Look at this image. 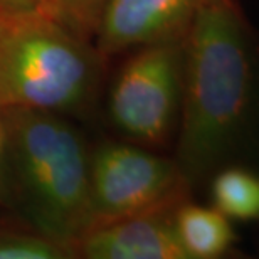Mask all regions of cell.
I'll list each match as a JSON object with an SVG mask.
<instances>
[{
    "label": "cell",
    "mask_w": 259,
    "mask_h": 259,
    "mask_svg": "<svg viewBox=\"0 0 259 259\" xmlns=\"http://www.w3.org/2000/svg\"><path fill=\"white\" fill-rule=\"evenodd\" d=\"M254 81L251 37L236 0H212L185 35L179 167L189 180L231 153L249 116Z\"/></svg>",
    "instance_id": "cell-1"
},
{
    "label": "cell",
    "mask_w": 259,
    "mask_h": 259,
    "mask_svg": "<svg viewBox=\"0 0 259 259\" xmlns=\"http://www.w3.org/2000/svg\"><path fill=\"white\" fill-rule=\"evenodd\" d=\"M95 56L81 34L42 9L0 12V110H66L86 98Z\"/></svg>",
    "instance_id": "cell-2"
},
{
    "label": "cell",
    "mask_w": 259,
    "mask_h": 259,
    "mask_svg": "<svg viewBox=\"0 0 259 259\" xmlns=\"http://www.w3.org/2000/svg\"><path fill=\"white\" fill-rule=\"evenodd\" d=\"M184 69L185 39L135 49L111 90L115 125L140 143H163L180 120Z\"/></svg>",
    "instance_id": "cell-3"
},
{
    "label": "cell",
    "mask_w": 259,
    "mask_h": 259,
    "mask_svg": "<svg viewBox=\"0 0 259 259\" xmlns=\"http://www.w3.org/2000/svg\"><path fill=\"white\" fill-rule=\"evenodd\" d=\"M189 179L179 163L126 143H106L91 157V222L172 210Z\"/></svg>",
    "instance_id": "cell-4"
},
{
    "label": "cell",
    "mask_w": 259,
    "mask_h": 259,
    "mask_svg": "<svg viewBox=\"0 0 259 259\" xmlns=\"http://www.w3.org/2000/svg\"><path fill=\"white\" fill-rule=\"evenodd\" d=\"M212 0H110L96 27L101 54L185 39Z\"/></svg>",
    "instance_id": "cell-5"
},
{
    "label": "cell",
    "mask_w": 259,
    "mask_h": 259,
    "mask_svg": "<svg viewBox=\"0 0 259 259\" xmlns=\"http://www.w3.org/2000/svg\"><path fill=\"white\" fill-rule=\"evenodd\" d=\"M174 210L101 222L77 236L79 259H192L175 232Z\"/></svg>",
    "instance_id": "cell-6"
},
{
    "label": "cell",
    "mask_w": 259,
    "mask_h": 259,
    "mask_svg": "<svg viewBox=\"0 0 259 259\" xmlns=\"http://www.w3.org/2000/svg\"><path fill=\"white\" fill-rule=\"evenodd\" d=\"M180 244L192 259H222L234 242L231 221L214 205L180 202L172 214Z\"/></svg>",
    "instance_id": "cell-7"
},
{
    "label": "cell",
    "mask_w": 259,
    "mask_h": 259,
    "mask_svg": "<svg viewBox=\"0 0 259 259\" xmlns=\"http://www.w3.org/2000/svg\"><path fill=\"white\" fill-rule=\"evenodd\" d=\"M212 205L229 221L259 219V174L244 167H222L210 180Z\"/></svg>",
    "instance_id": "cell-8"
},
{
    "label": "cell",
    "mask_w": 259,
    "mask_h": 259,
    "mask_svg": "<svg viewBox=\"0 0 259 259\" xmlns=\"http://www.w3.org/2000/svg\"><path fill=\"white\" fill-rule=\"evenodd\" d=\"M108 2L110 0H42L40 9L82 34L95 32Z\"/></svg>",
    "instance_id": "cell-9"
},
{
    "label": "cell",
    "mask_w": 259,
    "mask_h": 259,
    "mask_svg": "<svg viewBox=\"0 0 259 259\" xmlns=\"http://www.w3.org/2000/svg\"><path fill=\"white\" fill-rule=\"evenodd\" d=\"M0 259H66L53 246L34 239H2Z\"/></svg>",
    "instance_id": "cell-10"
},
{
    "label": "cell",
    "mask_w": 259,
    "mask_h": 259,
    "mask_svg": "<svg viewBox=\"0 0 259 259\" xmlns=\"http://www.w3.org/2000/svg\"><path fill=\"white\" fill-rule=\"evenodd\" d=\"M42 0H0V12H22L40 9Z\"/></svg>",
    "instance_id": "cell-11"
},
{
    "label": "cell",
    "mask_w": 259,
    "mask_h": 259,
    "mask_svg": "<svg viewBox=\"0 0 259 259\" xmlns=\"http://www.w3.org/2000/svg\"><path fill=\"white\" fill-rule=\"evenodd\" d=\"M2 140H4V133H2V125H0V155H2Z\"/></svg>",
    "instance_id": "cell-12"
}]
</instances>
